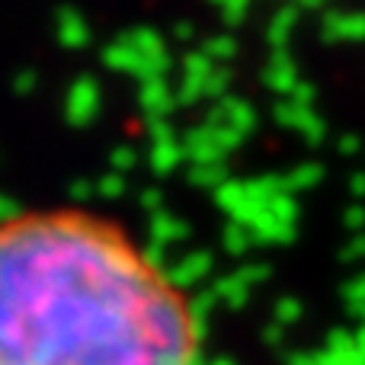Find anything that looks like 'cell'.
Listing matches in <instances>:
<instances>
[{
    "label": "cell",
    "mask_w": 365,
    "mask_h": 365,
    "mask_svg": "<svg viewBox=\"0 0 365 365\" xmlns=\"http://www.w3.org/2000/svg\"><path fill=\"white\" fill-rule=\"evenodd\" d=\"M182 292L115 221L0 218V365H192Z\"/></svg>",
    "instance_id": "obj_1"
}]
</instances>
